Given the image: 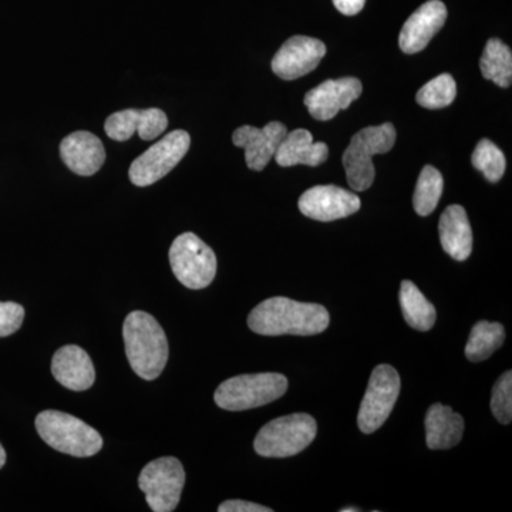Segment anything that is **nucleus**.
Instances as JSON below:
<instances>
[{
    "instance_id": "obj_1",
    "label": "nucleus",
    "mask_w": 512,
    "mask_h": 512,
    "mask_svg": "<svg viewBox=\"0 0 512 512\" xmlns=\"http://www.w3.org/2000/svg\"><path fill=\"white\" fill-rule=\"evenodd\" d=\"M329 312L318 303H303L276 296L249 313L248 326L262 336H312L328 329Z\"/></svg>"
},
{
    "instance_id": "obj_2",
    "label": "nucleus",
    "mask_w": 512,
    "mask_h": 512,
    "mask_svg": "<svg viewBox=\"0 0 512 512\" xmlns=\"http://www.w3.org/2000/svg\"><path fill=\"white\" fill-rule=\"evenodd\" d=\"M123 338L131 369L141 379H157L167 365L168 340L156 318L143 311L128 313Z\"/></svg>"
},
{
    "instance_id": "obj_3",
    "label": "nucleus",
    "mask_w": 512,
    "mask_h": 512,
    "mask_svg": "<svg viewBox=\"0 0 512 512\" xmlns=\"http://www.w3.org/2000/svg\"><path fill=\"white\" fill-rule=\"evenodd\" d=\"M396 143V128L392 123L366 127L356 133L343 154V167L350 188L366 191L375 181L376 170L373 157L386 154Z\"/></svg>"
},
{
    "instance_id": "obj_4",
    "label": "nucleus",
    "mask_w": 512,
    "mask_h": 512,
    "mask_svg": "<svg viewBox=\"0 0 512 512\" xmlns=\"http://www.w3.org/2000/svg\"><path fill=\"white\" fill-rule=\"evenodd\" d=\"M36 430L46 444L73 457H92L103 447L100 433L72 414L46 410L36 417Z\"/></svg>"
},
{
    "instance_id": "obj_5",
    "label": "nucleus",
    "mask_w": 512,
    "mask_h": 512,
    "mask_svg": "<svg viewBox=\"0 0 512 512\" xmlns=\"http://www.w3.org/2000/svg\"><path fill=\"white\" fill-rule=\"evenodd\" d=\"M288 379L281 373H255L225 380L214 394L215 403L228 412L265 406L284 396Z\"/></svg>"
},
{
    "instance_id": "obj_6",
    "label": "nucleus",
    "mask_w": 512,
    "mask_h": 512,
    "mask_svg": "<svg viewBox=\"0 0 512 512\" xmlns=\"http://www.w3.org/2000/svg\"><path fill=\"white\" fill-rule=\"evenodd\" d=\"M316 420L306 413L289 414L265 424L256 434L255 451L262 457L296 456L315 440Z\"/></svg>"
},
{
    "instance_id": "obj_7",
    "label": "nucleus",
    "mask_w": 512,
    "mask_h": 512,
    "mask_svg": "<svg viewBox=\"0 0 512 512\" xmlns=\"http://www.w3.org/2000/svg\"><path fill=\"white\" fill-rule=\"evenodd\" d=\"M174 275L188 289L207 288L217 275V256L202 239L185 232L174 239L170 248Z\"/></svg>"
},
{
    "instance_id": "obj_8",
    "label": "nucleus",
    "mask_w": 512,
    "mask_h": 512,
    "mask_svg": "<svg viewBox=\"0 0 512 512\" xmlns=\"http://www.w3.org/2000/svg\"><path fill=\"white\" fill-rule=\"evenodd\" d=\"M184 485V467L175 457L151 461L138 477V487L146 494L148 507L154 512L174 511L180 503Z\"/></svg>"
},
{
    "instance_id": "obj_9",
    "label": "nucleus",
    "mask_w": 512,
    "mask_h": 512,
    "mask_svg": "<svg viewBox=\"0 0 512 512\" xmlns=\"http://www.w3.org/2000/svg\"><path fill=\"white\" fill-rule=\"evenodd\" d=\"M190 146L191 137L187 131H171L131 164L128 171L131 183L137 187H148L157 183L177 167L190 150Z\"/></svg>"
},
{
    "instance_id": "obj_10",
    "label": "nucleus",
    "mask_w": 512,
    "mask_h": 512,
    "mask_svg": "<svg viewBox=\"0 0 512 512\" xmlns=\"http://www.w3.org/2000/svg\"><path fill=\"white\" fill-rule=\"evenodd\" d=\"M400 382L399 373L394 367L380 365L375 367L362 404H360L357 424L362 433L372 434L383 426L393 412L394 404L399 397Z\"/></svg>"
},
{
    "instance_id": "obj_11",
    "label": "nucleus",
    "mask_w": 512,
    "mask_h": 512,
    "mask_svg": "<svg viewBox=\"0 0 512 512\" xmlns=\"http://www.w3.org/2000/svg\"><path fill=\"white\" fill-rule=\"evenodd\" d=\"M360 198L355 192L336 185H318L303 192L299 210L305 217L320 222L342 220L360 210Z\"/></svg>"
},
{
    "instance_id": "obj_12",
    "label": "nucleus",
    "mask_w": 512,
    "mask_h": 512,
    "mask_svg": "<svg viewBox=\"0 0 512 512\" xmlns=\"http://www.w3.org/2000/svg\"><path fill=\"white\" fill-rule=\"evenodd\" d=\"M326 55L325 43L309 36L286 40L272 59V72L282 80H296L313 72Z\"/></svg>"
},
{
    "instance_id": "obj_13",
    "label": "nucleus",
    "mask_w": 512,
    "mask_h": 512,
    "mask_svg": "<svg viewBox=\"0 0 512 512\" xmlns=\"http://www.w3.org/2000/svg\"><path fill=\"white\" fill-rule=\"evenodd\" d=\"M363 92L362 82L356 77L326 80L305 96V106L313 119L332 120L340 110L349 109Z\"/></svg>"
},
{
    "instance_id": "obj_14",
    "label": "nucleus",
    "mask_w": 512,
    "mask_h": 512,
    "mask_svg": "<svg viewBox=\"0 0 512 512\" xmlns=\"http://www.w3.org/2000/svg\"><path fill=\"white\" fill-rule=\"evenodd\" d=\"M288 134V128L279 121H271L265 127L242 126L232 134V143L244 148L245 160L251 170L262 171L271 163L276 150Z\"/></svg>"
},
{
    "instance_id": "obj_15",
    "label": "nucleus",
    "mask_w": 512,
    "mask_h": 512,
    "mask_svg": "<svg viewBox=\"0 0 512 512\" xmlns=\"http://www.w3.org/2000/svg\"><path fill=\"white\" fill-rule=\"evenodd\" d=\"M447 20V8L441 0L423 3L404 23L399 45L406 55H414L426 49L430 40L443 28Z\"/></svg>"
},
{
    "instance_id": "obj_16",
    "label": "nucleus",
    "mask_w": 512,
    "mask_h": 512,
    "mask_svg": "<svg viewBox=\"0 0 512 512\" xmlns=\"http://www.w3.org/2000/svg\"><path fill=\"white\" fill-rule=\"evenodd\" d=\"M167 127V116L160 109L117 111L104 124L107 136L116 141L130 140L134 133L144 141L156 140Z\"/></svg>"
},
{
    "instance_id": "obj_17",
    "label": "nucleus",
    "mask_w": 512,
    "mask_h": 512,
    "mask_svg": "<svg viewBox=\"0 0 512 512\" xmlns=\"http://www.w3.org/2000/svg\"><path fill=\"white\" fill-rule=\"evenodd\" d=\"M60 157L74 174L90 177L106 163V150L99 137L89 131H76L63 138Z\"/></svg>"
},
{
    "instance_id": "obj_18",
    "label": "nucleus",
    "mask_w": 512,
    "mask_h": 512,
    "mask_svg": "<svg viewBox=\"0 0 512 512\" xmlns=\"http://www.w3.org/2000/svg\"><path fill=\"white\" fill-rule=\"evenodd\" d=\"M52 373L57 382L73 392L90 389L96 380L92 359L86 350L76 345L57 350L52 360Z\"/></svg>"
},
{
    "instance_id": "obj_19",
    "label": "nucleus",
    "mask_w": 512,
    "mask_h": 512,
    "mask_svg": "<svg viewBox=\"0 0 512 512\" xmlns=\"http://www.w3.org/2000/svg\"><path fill=\"white\" fill-rule=\"evenodd\" d=\"M274 157L281 167L299 164L318 167L328 160L329 147L325 143H315L311 131L298 128L286 134Z\"/></svg>"
},
{
    "instance_id": "obj_20",
    "label": "nucleus",
    "mask_w": 512,
    "mask_h": 512,
    "mask_svg": "<svg viewBox=\"0 0 512 512\" xmlns=\"http://www.w3.org/2000/svg\"><path fill=\"white\" fill-rule=\"evenodd\" d=\"M440 239L446 254L456 261H466L473 251V231L467 212L461 205H450L441 214Z\"/></svg>"
},
{
    "instance_id": "obj_21",
    "label": "nucleus",
    "mask_w": 512,
    "mask_h": 512,
    "mask_svg": "<svg viewBox=\"0 0 512 512\" xmlns=\"http://www.w3.org/2000/svg\"><path fill=\"white\" fill-rule=\"evenodd\" d=\"M464 420L451 407L436 403L426 414V443L430 450H447L463 439Z\"/></svg>"
},
{
    "instance_id": "obj_22",
    "label": "nucleus",
    "mask_w": 512,
    "mask_h": 512,
    "mask_svg": "<svg viewBox=\"0 0 512 512\" xmlns=\"http://www.w3.org/2000/svg\"><path fill=\"white\" fill-rule=\"evenodd\" d=\"M400 305L407 325L420 332H427L436 323V308L413 282L403 281L400 286Z\"/></svg>"
},
{
    "instance_id": "obj_23",
    "label": "nucleus",
    "mask_w": 512,
    "mask_h": 512,
    "mask_svg": "<svg viewBox=\"0 0 512 512\" xmlns=\"http://www.w3.org/2000/svg\"><path fill=\"white\" fill-rule=\"evenodd\" d=\"M481 74L497 86L507 89L512 80V53L500 39H490L480 60Z\"/></svg>"
},
{
    "instance_id": "obj_24",
    "label": "nucleus",
    "mask_w": 512,
    "mask_h": 512,
    "mask_svg": "<svg viewBox=\"0 0 512 512\" xmlns=\"http://www.w3.org/2000/svg\"><path fill=\"white\" fill-rule=\"evenodd\" d=\"M505 340V329L501 323L477 322L471 330L466 346V356L470 362H484L493 355L495 350L503 346Z\"/></svg>"
},
{
    "instance_id": "obj_25",
    "label": "nucleus",
    "mask_w": 512,
    "mask_h": 512,
    "mask_svg": "<svg viewBox=\"0 0 512 512\" xmlns=\"http://www.w3.org/2000/svg\"><path fill=\"white\" fill-rule=\"evenodd\" d=\"M443 187L444 180L440 171L433 165H426L421 170L413 197L414 210L420 217H427L436 210L441 194H443Z\"/></svg>"
},
{
    "instance_id": "obj_26",
    "label": "nucleus",
    "mask_w": 512,
    "mask_h": 512,
    "mask_svg": "<svg viewBox=\"0 0 512 512\" xmlns=\"http://www.w3.org/2000/svg\"><path fill=\"white\" fill-rule=\"evenodd\" d=\"M457 96V84L448 73L440 74L436 79L424 84L417 93L416 101L424 109L437 110L450 106Z\"/></svg>"
},
{
    "instance_id": "obj_27",
    "label": "nucleus",
    "mask_w": 512,
    "mask_h": 512,
    "mask_svg": "<svg viewBox=\"0 0 512 512\" xmlns=\"http://www.w3.org/2000/svg\"><path fill=\"white\" fill-rule=\"evenodd\" d=\"M471 163L484 174L490 183H498L503 178L505 167H507L503 151L488 138H483L477 144L473 157H471Z\"/></svg>"
},
{
    "instance_id": "obj_28",
    "label": "nucleus",
    "mask_w": 512,
    "mask_h": 512,
    "mask_svg": "<svg viewBox=\"0 0 512 512\" xmlns=\"http://www.w3.org/2000/svg\"><path fill=\"white\" fill-rule=\"evenodd\" d=\"M491 412L501 424L512 420V373L505 372L494 384L491 396Z\"/></svg>"
},
{
    "instance_id": "obj_29",
    "label": "nucleus",
    "mask_w": 512,
    "mask_h": 512,
    "mask_svg": "<svg viewBox=\"0 0 512 512\" xmlns=\"http://www.w3.org/2000/svg\"><path fill=\"white\" fill-rule=\"evenodd\" d=\"M25 319V309L15 302H0V338L18 332Z\"/></svg>"
},
{
    "instance_id": "obj_30",
    "label": "nucleus",
    "mask_w": 512,
    "mask_h": 512,
    "mask_svg": "<svg viewBox=\"0 0 512 512\" xmlns=\"http://www.w3.org/2000/svg\"><path fill=\"white\" fill-rule=\"evenodd\" d=\"M220 512H272V508L264 507L249 501L229 500L218 507Z\"/></svg>"
},
{
    "instance_id": "obj_31",
    "label": "nucleus",
    "mask_w": 512,
    "mask_h": 512,
    "mask_svg": "<svg viewBox=\"0 0 512 512\" xmlns=\"http://www.w3.org/2000/svg\"><path fill=\"white\" fill-rule=\"evenodd\" d=\"M366 0H333V5L342 15L355 16L365 8Z\"/></svg>"
},
{
    "instance_id": "obj_32",
    "label": "nucleus",
    "mask_w": 512,
    "mask_h": 512,
    "mask_svg": "<svg viewBox=\"0 0 512 512\" xmlns=\"http://www.w3.org/2000/svg\"><path fill=\"white\" fill-rule=\"evenodd\" d=\"M6 464V451L5 448L2 447V444H0V468L5 466Z\"/></svg>"
},
{
    "instance_id": "obj_33",
    "label": "nucleus",
    "mask_w": 512,
    "mask_h": 512,
    "mask_svg": "<svg viewBox=\"0 0 512 512\" xmlns=\"http://www.w3.org/2000/svg\"><path fill=\"white\" fill-rule=\"evenodd\" d=\"M359 508H343L340 512H359Z\"/></svg>"
}]
</instances>
